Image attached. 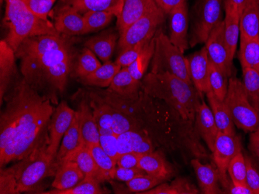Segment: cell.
I'll return each instance as SVG.
<instances>
[{
    "mask_svg": "<svg viewBox=\"0 0 259 194\" xmlns=\"http://www.w3.org/2000/svg\"><path fill=\"white\" fill-rule=\"evenodd\" d=\"M96 93L113 111V130L116 135L134 130L149 136L158 147L188 150L200 153L196 128L164 101L141 90L138 98L127 99L110 88H95Z\"/></svg>",
    "mask_w": 259,
    "mask_h": 194,
    "instance_id": "1",
    "label": "cell"
},
{
    "mask_svg": "<svg viewBox=\"0 0 259 194\" xmlns=\"http://www.w3.org/2000/svg\"><path fill=\"white\" fill-rule=\"evenodd\" d=\"M0 121V167L16 163L49 145L52 101L17 78L5 96Z\"/></svg>",
    "mask_w": 259,
    "mask_h": 194,
    "instance_id": "2",
    "label": "cell"
},
{
    "mask_svg": "<svg viewBox=\"0 0 259 194\" xmlns=\"http://www.w3.org/2000/svg\"><path fill=\"white\" fill-rule=\"evenodd\" d=\"M75 43L74 37L63 34L36 36L23 40L15 52L22 77L55 105L73 73L78 56Z\"/></svg>",
    "mask_w": 259,
    "mask_h": 194,
    "instance_id": "3",
    "label": "cell"
},
{
    "mask_svg": "<svg viewBox=\"0 0 259 194\" xmlns=\"http://www.w3.org/2000/svg\"><path fill=\"white\" fill-rule=\"evenodd\" d=\"M141 90L150 96L164 101L183 119L195 122L196 111L203 98L193 84L167 72H149L141 80Z\"/></svg>",
    "mask_w": 259,
    "mask_h": 194,
    "instance_id": "4",
    "label": "cell"
},
{
    "mask_svg": "<svg viewBox=\"0 0 259 194\" xmlns=\"http://www.w3.org/2000/svg\"><path fill=\"white\" fill-rule=\"evenodd\" d=\"M48 148L49 145H46L10 167L1 168L0 193L36 191L44 179L54 176L55 158L49 153Z\"/></svg>",
    "mask_w": 259,
    "mask_h": 194,
    "instance_id": "5",
    "label": "cell"
},
{
    "mask_svg": "<svg viewBox=\"0 0 259 194\" xmlns=\"http://www.w3.org/2000/svg\"><path fill=\"white\" fill-rule=\"evenodd\" d=\"M4 23L8 28L6 41L14 51L23 40L41 35H59L50 20H44L29 8L25 0H5Z\"/></svg>",
    "mask_w": 259,
    "mask_h": 194,
    "instance_id": "6",
    "label": "cell"
},
{
    "mask_svg": "<svg viewBox=\"0 0 259 194\" xmlns=\"http://www.w3.org/2000/svg\"><path fill=\"white\" fill-rule=\"evenodd\" d=\"M151 63L150 72L154 74L167 72L193 84L189 73L187 57L171 43L169 37L164 34L161 29L155 33V53Z\"/></svg>",
    "mask_w": 259,
    "mask_h": 194,
    "instance_id": "7",
    "label": "cell"
},
{
    "mask_svg": "<svg viewBox=\"0 0 259 194\" xmlns=\"http://www.w3.org/2000/svg\"><path fill=\"white\" fill-rule=\"evenodd\" d=\"M225 104L234 124L245 133H253L259 127V112L251 105L241 80L233 75L229 78Z\"/></svg>",
    "mask_w": 259,
    "mask_h": 194,
    "instance_id": "8",
    "label": "cell"
},
{
    "mask_svg": "<svg viewBox=\"0 0 259 194\" xmlns=\"http://www.w3.org/2000/svg\"><path fill=\"white\" fill-rule=\"evenodd\" d=\"M224 9L223 0H197L196 17L189 43L192 47L199 43L205 44L211 31L224 21Z\"/></svg>",
    "mask_w": 259,
    "mask_h": 194,
    "instance_id": "9",
    "label": "cell"
},
{
    "mask_svg": "<svg viewBox=\"0 0 259 194\" xmlns=\"http://www.w3.org/2000/svg\"><path fill=\"white\" fill-rule=\"evenodd\" d=\"M165 15L166 14L158 7L130 26L120 35L118 41L120 52L139 43H145L155 37V33L165 20Z\"/></svg>",
    "mask_w": 259,
    "mask_h": 194,
    "instance_id": "10",
    "label": "cell"
},
{
    "mask_svg": "<svg viewBox=\"0 0 259 194\" xmlns=\"http://www.w3.org/2000/svg\"><path fill=\"white\" fill-rule=\"evenodd\" d=\"M242 150L239 136L219 133L215 142L213 153V162L219 173L220 182L223 190L228 186L231 179L228 178V166L234 156ZM224 192V191H223Z\"/></svg>",
    "mask_w": 259,
    "mask_h": 194,
    "instance_id": "11",
    "label": "cell"
},
{
    "mask_svg": "<svg viewBox=\"0 0 259 194\" xmlns=\"http://www.w3.org/2000/svg\"><path fill=\"white\" fill-rule=\"evenodd\" d=\"M209 61L226 73L229 78L234 75V65L225 37L224 21L214 27L205 43Z\"/></svg>",
    "mask_w": 259,
    "mask_h": 194,
    "instance_id": "12",
    "label": "cell"
},
{
    "mask_svg": "<svg viewBox=\"0 0 259 194\" xmlns=\"http://www.w3.org/2000/svg\"><path fill=\"white\" fill-rule=\"evenodd\" d=\"M76 111L70 108L65 101H62L54 111L49 124V153L56 157L64 135L72 124Z\"/></svg>",
    "mask_w": 259,
    "mask_h": 194,
    "instance_id": "13",
    "label": "cell"
},
{
    "mask_svg": "<svg viewBox=\"0 0 259 194\" xmlns=\"http://www.w3.org/2000/svg\"><path fill=\"white\" fill-rule=\"evenodd\" d=\"M54 26L58 33L68 37L85 34L83 14L68 5L59 4L53 14Z\"/></svg>",
    "mask_w": 259,
    "mask_h": 194,
    "instance_id": "14",
    "label": "cell"
},
{
    "mask_svg": "<svg viewBox=\"0 0 259 194\" xmlns=\"http://www.w3.org/2000/svg\"><path fill=\"white\" fill-rule=\"evenodd\" d=\"M187 60L189 73L193 85L200 93H208L210 91L209 82L210 61L206 47L187 56Z\"/></svg>",
    "mask_w": 259,
    "mask_h": 194,
    "instance_id": "15",
    "label": "cell"
},
{
    "mask_svg": "<svg viewBox=\"0 0 259 194\" xmlns=\"http://www.w3.org/2000/svg\"><path fill=\"white\" fill-rule=\"evenodd\" d=\"M15 51L5 40L0 42V100L4 103V97L17 78Z\"/></svg>",
    "mask_w": 259,
    "mask_h": 194,
    "instance_id": "16",
    "label": "cell"
},
{
    "mask_svg": "<svg viewBox=\"0 0 259 194\" xmlns=\"http://www.w3.org/2000/svg\"><path fill=\"white\" fill-rule=\"evenodd\" d=\"M158 8L155 0H125L120 15L116 17L119 34L144 16Z\"/></svg>",
    "mask_w": 259,
    "mask_h": 194,
    "instance_id": "17",
    "label": "cell"
},
{
    "mask_svg": "<svg viewBox=\"0 0 259 194\" xmlns=\"http://www.w3.org/2000/svg\"><path fill=\"white\" fill-rule=\"evenodd\" d=\"M168 16L170 21V40L181 51L185 53L190 44L188 41L189 14L186 3L173 10Z\"/></svg>",
    "mask_w": 259,
    "mask_h": 194,
    "instance_id": "18",
    "label": "cell"
},
{
    "mask_svg": "<svg viewBox=\"0 0 259 194\" xmlns=\"http://www.w3.org/2000/svg\"><path fill=\"white\" fill-rule=\"evenodd\" d=\"M195 124L196 133L204 140L209 151L213 152L215 142L220 132L217 126L212 110L208 106L203 98L196 111Z\"/></svg>",
    "mask_w": 259,
    "mask_h": 194,
    "instance_id": "19",
    "label": "cell"
},
{
    "mask_svg": "<svg viewBox=\"0 0 259 194\" xmlns=\"http://www.w3.org/2000/svg\"><path fill=\"white\" fill-rule=\"evenodd\" d=\"M117 146L119 156L131 152L145 154L155 151L158 147L149 136L134 130L119 134L117 136Z\"/></svg>",
    "mask_w": 259,
    "mask_h": 194,
    "instance_id": "20",
    "label": "cell"
},
{
    "mask_svg": "<svg viewBox=\"0 0 259 194\" xmlns=\"http://www.w3.org/2000/svg\"><path fill=\"white\" fill-rule=\"evenodd\" d=\"M76 115L82 143L89 146L100 144V130L87 98L78 105Z\"/></svg>",
    "mask_w": 259,
    "mask_h": 194,
    "instance_id": "21",
    "label": "cell"
},
{
    "mask_svg": "<svg viewBox=\"0 0 259 194\" xmlns=\"http://www.w3.org/2000/svg\"><path fill=\"white\" fill-rule=\"evenodd\" d=\"M138 167L148 174L159 178L164 182L174 175V169L167 161L165 155L161 150L141 155Z\"/></svg>",
    "mask_w": 259,
    "mask_h": 194,
    "instance_id": "22",
    "label": "cell"
},
{
    "mask_svg": "<svg viewBox=\"0 0 259 194\" xmlns=\"http://www.w3.org/2000/svg\"><path fill=\"white\" fill-rule=\"evenodd\" d=\"M120 34L114 29L105 30L85 41V47L91 50L103 63L111 59Z\"/></svg>",
    "mask_w": 259,
    "mask_h": 194,
    "instance_id": "23",
    "label": "cell"
},
{
    "mask_svg": "<svg viewBox=\"0 0 259 194\" xmlns=\"http://www.w3.org/2000/svg\"><path fill=\"white\" fill-rule=\"evenodd\" d=\"M85 98L91 107L93 115L97 121L100 134L114 133L113 130V115L110 105L105 102L94 90L90 88L83 91Z\"/></svg>",
    "mask_w": 259,
    "mask_h": 194,
    "instance_id": "24",
    "label": "cell"
},
{
    "mask_svg": "<svg viewBox=\"0 0 259 194\" xmlns=\"http://www.w3.org/2000/svg\"><path fill=\"white\" fill-rule=\"evenodd\" d=\"M192 166L196 173L199 188L203 194L224 193L220 187V176L218 169L212 165L203 164L198 158L191 159Z\"/></svg>",
    "mask_w": 259,
    "mask_h": 194,
    "instance_id": "25",
    "label": "cell"
},
{
    "mask_svg": "<svg viewBox=\"0 0 259 194\" xmlns=\"http://www.w3.org/2000/svg\"><path fill=\"white\" fill-rule=\"evenodd\" d=\"M83 143L81 140V133H80L79 127H78V117L75 113V118L66 133L64 135L60 147H59V150H58L56 157H55L53 166L54 176L62 162L71 153L78 150V148Z\"/></svg>",
    "mask_w": 259,
    "mask_h": 194,
    "instance_id": "26",
    "label": "cell"
},
{
    "mask_svg": "<svg viewBox=\"0 0 259 194\" xmlns=\"http://www.w3.org/2000/svg\"><path fill=\"white\" fill-rule=\"evenodd\" d=\"M85 177L76 163L70 160L64 161L57 169L52 186L58 190L73 188Z\"/></svg>",
    "mask_w": 259,
    "mask_h": 194,
    "instance_id": "27",
    "label": "cell"
},
{
    "mask_svg": "<svg viewBox=\"0 0 259 194\" xmlns=\"http://www.w3.org/2000/svg\"><path fill=\"white\" fill-rule=\"evenodd\" d=\"M225 37L231 58L234 60L238 40L241 36V10L237 7H225Z\"/></svg>",
    "mask_w": 259,
    "mask_h": 194,
    "instance_id": "28",
    "label": "cell"
},
{
    "mask_svg": "<svg viewBox=\"0 0 259 194\" xmlns=\"http://www.w3.org/2000/svg\"><path fill=\"white\" fill-rule=\"evenodd\" d=\"M125 0H60L59 4L70 6L84 14L89 11H108L120 15Z\"/></svg>",
    "mask_w": 259,
    "mask_h": 194,
    "instance_id": "29",
    "label": "cell"
},
{
    "mask_svg": "<svg viewBox=\"0 0 259 194\" xmlns=\"http://www.w3.org/2000/svg\"><path fill=\"white\" fill-rule=\"evenodd\" d=\"M241 36L259 38V0H245L241 10Z\"/></svg>",
    "mask_w": 259,
    "mask_h": 194,
    "instance_id": "30",
    "label": "cell"
},
{
    "mask_svg": "<svg viewBox=\"0 0 259 194\" xmlns=\"http://www.w3.org/2000/svg\"><path fill=\"white\" fill-rule=\"evenodd\" d=\"M220 133L235 135V124L225 101L220 100L212 91L206 94Z\"/></svg>",
    "mask_w": 259,
    "mask_h": 194,
    "instance_id": "31",
    "label": "cell"
},
{
    "mask_svg": "<svg viewBox=\"0 0 259 194\" xmlns=\"http://www.w3.org/2000/svg\"><path fill=\"white\" fill-rule=\"evenodd\" d=\"M108 88L123 98L135 99L141 91V82L131 75L127 68H122Z\"/></svg>",
    "mask_w": 259,
    "mask_h": 194,
    "instance_id": "32",
    "label": "cell"
},
{
    "mask_svg": "<svg viewBox=\"0 0 259 194\" xmlns=\"http://www.w3.org/2000/svg\"><path fill=\"white\" fill-rule=\"evenodd\" d=\"M121 68L118 63L109 60L103 63L95 72L79 79V81L87 86L108 88L111 85L113 78Z\"/></svg>",
    "mask_w": 259,
    "mask_h": 194,
    "instance_id": "33",
    "label": "cell"
},
{
    "mask_svg": "<svg viewBox=\"0 0 259 194\" xmlns=\"http://www.w3.org/2000/svg\"><path fill=\"white\" fill-rule=\"evenodd\" d=\"M66 160L76 163L85 176H91L98 179L100 182H103L100 169L92 156L90 147L84 143L81 145L78 150L71 153L64 161Z\"/></svg>",
    "mask_w": 259,
    "mask_h": 194,
    "instance_id": "34",
    "label": "cell"
},
{
    "mask_svg": "<svg viewBox=\"0 0 259 194\" xmlns=\"http://www.w3.org/2000/svg\"><path fill=\"white\" fill-rule=\"evenodd\" d=\"M239 60L241 68L259 72V38L240 36Z\"/></svg>",
    "mask_w": 259,
    "mask_h": 194,
    "instance_id": "35",
    "label": "cell"
},
{
    "mask_svg": "<svg viewBox=\"0 0 259 194\" xmlns=\"http://www.w3.org/2000/svg\"><path fill=\"white\" fill-rule=\"evenodd\" d=\"M199 189L193 183L186 178H176L170 183L162 182L150 190L143 192L145 194H198Z\"/></svg>",
    "mask_w": 259,
    "mask_h": 194,
    "instance_id": "36",
    "label": "cell"
},
{
    "mask_svg": "<svg viewBox=\"0 0 259 194\" xmlns=\"http://www.w3.org/2000/svg\"><path fill=\"white\" fill-rule=\"evenodd\" d=\"M155 47V37H153L147 42L145 47L140 53L136 60L128 67L127 69L131 75L138 81L141 82L142 78L145 77L150 63L152 60L153 56H154Z\"/></svg>",
    "mask_w": 259,
    "mask_h": 194,
    "instance_id": "37",
    "label": "cell"
},
{
    "mask_svg": "<svg viewBox=\"0 0 259 194\" xmlns=\"http://www.w3.org/2000/svg\"><path fill=\"white\" fill-rule=\"evenodd\" d=\"M102 64L95 53L85 47L77 56L72 74L78 80L81 79L95 72Z\"/></svg>",
    "mask_w": 259,
    "mask_h": 194,
    "instance_id": "38",
    "label": "cell"
},
{
    "mask_svg": "<svg viewBox=\"0 0 259 194\" xmlns=\"http://www.w3.org/2000/svg\"><path fill=\"white\" fill-rule=\"evenodd\" d=\"M89 147L100 169L103 181L113 180L115 169L117 166L116 162L103 150L100 144L92 145Z\"/></svg>",
    "mask_w": 259,
    "mask_h": 194,
    "instance_id": "39",
    "label": "cell"
},
{
    "mask_svg": "<svg viewBox=\"0 0 259 194\" xmlns=\"http://www.w3.org/2000/svg\"><path fill=\"white\" fill-rule=\"evenodd\" d=\"M244 91L250 103L259 112V72L251 68H242Z\"/></svg>",
    "mask_w": 259,
    "mask_h": 194,
    "instance_id": "40",
    "label": "cell"
},
{
    "mask_svg": "<svg viewBox=\"0 0 259 194\" xmlns=\"http://www.w3.org/2000/svg\"><path fill=\"white\" fill-rule=\"evenodd\" d=\"M116 15L108 11H89L83 14L85 34L100 31L110 25Z\"/></svg>",
    "mask_w": 259,
    "mask_h": 194,
    "instance_id": "41",
    "label": "cell"
},
{
    "mask_svg": "<svg viewBox=\"0 0 259 194\" xmlns=\"http://www.w3.org/2000/svg\"><path fill=\"white\" fill-rule=\"evenodd\" d=\"M229 77L210 62L209 82L210 91L221 101H225L228 92Z\"/></svg>",
    "mask_w": 259,
    "mask_h": 194,
    "instance_id": "42",
    "label": "cell"
},
{
    "mask_svg": "<svg viewBox=\"0 0 259 194\" xmlns=\"http://www.w3.org/2000/svg\"><path fill=\"white\" fill-rule=\"evenodd\" d=\"M100 181L91 176H85L83 180L69 189L65 190H58V189H53V190L47 191V192H42L41 193L48 194H102L107 193L106 190L102 189L100 186Z\"/></svg>",
    "mask_w": 259,
    "mask_h": 194,
    "instance_id": "43",
    "label": "cell"
},
{
    "mask_svg": "<svg viewBox=\"0 0 259 194\" xmlns=\"http://www.w3.org/2000/svg\"><path fill=\"white\" fill-rule=\"evenodd\" d=\"M164 181L149 174L141 175L126 182L130 192L143 193L153 188L156 187Z\"/></svg>",
    "mask_w": 259,
    "mask_h": 194,
    "instance_id": "44",
    "label": "cell"
},
{
    "mask_svg": "<svg viewBox=\"0 0 259 194\" xmlns=\"http://www.w3.org/2000/svg\"><path fill=\"white\" fill-rule=\"evenodd\" d=\"M246 167L245 155L242 150L238 152L233 158L229 166H228V175L233 182H242L246 183Z\"/></svg>",
    "mask_w": 259,
    "mask_h": 194,
    "instance_id": "45",
    "label": "cell"
},
{
    "mask_svg": "<svg viewBox=\"0 0 259 194\" xmlns=\"http://www.w3.org/2000/svg\"><path fill=\"white\" fill-rule=\"evenodd\" d=\"M58 0H25L29 8L44 20H49V17Z\"/></svg>",
    "mask_w": 259,
    "mask_h": 194,
    "instance_id": "46",
    "label": "cell"
},
{
    "mask_svg": "<svg viewBox=\"0 0 259 194\" xmlns=\"http://www.w3.org/2000/svg\"><path fill=\"white\" fill-rule=\"evenodd\" d=\"M148 41L135 45L134 47H129V48L125 49L123 51L120 52V54L116 59V63H118L121 68H128L130 65L132 64L136 60Z\"/></svg>",
    "mask_w": 259,
    "mask_h": 194,
    "instance_id": "47",
    "label": "cell"
},
{
    "mask_svg": "<svg viewBox=\"0 0 259 194\" xmlns=\"http://www.w3.org/2000/svg\"><path fill=\"white\" fill-rule=\"evenodd\" d=\"M117 136L114 133H102L100 138V145L103 150L116 162L119 157Z\"/></svg>",
    "mask_w": 259,
    "mask_h": 194,
    "instance_id": "48",
    "label": "cell"
},
{
    "mask_svg": "<svg viewBox=\"0 0 259 194\" xmlns=\"http://www.w3.org/2000/svg\"><path fill=\"white\" fill-rule=\"evenodd\" d=\"M246 184L253 191L254 194H259V172L254 166L252 159L245 155Z\"/></svg>",
    "mask_w": 259,
    "mask_h": 194,
    "instance_id": "49",
    "label": "cell"
},
{
    "mask_svg": "<svg viewBox=\"0 0 259 194\" xmlns=\"http://www.w3.org/2000/svg\"><path fill=\"white\" fill-rule=\"evenodd\" d=\"M148 174L143 169L140 167L123 168L116 166L113 175V180H118L120 182H128L134 178L141 175Z\"/></svg>",
    "mask_w": 259,
    "mask_h": 194,
    "instance_id": "50",
    "label": "cell"
},
{
    "mask_svg": "<svg viewBox=\"0 0 259 194\" xmlns=\"http://www.w3.org/2000/svg\"><path fill=\"white\" fill-rule=\"evenodd\" d=\"M141 155L135 152L120 155L116 160V166L123 168L138 167Z\"/></svg>",
    "mask_w": 259,
    "mask_h": 194,
    "instance_id": "51",
    "label": "cell"
},
{
    "mask_svg": "<svg viewBox=\"0 0 259 194\" xmlns=\"http://www.w3.org/2000/svg\"><path fill=\"white\" fill-rule=\"evenodd\" d=\"M223 191L224 193L228 194H254L253 191L246 183L233 182L231 180L228 183V186Z\"/></svg>",
    "mask_w": 259,
    "mask_h": 194,
    "instance_id": "52",
    "label": "cell"
},
{
    "mask_svg": "<svg viewBox=\"0 0 259 194\" xmlns=\"http://www.w3.org/2000/svg\"><path fill=\"white\" fill-rule=\"evenodd\" d=\"M157 5L165 14H169L175 9L186 4V0H155Z\"/></svg>",
    "mask_w": 259,
    "mask_h": 194,
    "instance_id": "53",
    "label": "cell"
},
{
    "mask_svg": "<svg viewBox=\"0 0 259 194\" xmlns=\"http://www.w3.org/2000/svg\"><path fill=\"white\" fill-rule=\"evenodd\" d=\"M249 149L259 161V127L250 135Z\"/></svg>",
    "mask_w": 259,
    "mask_h": 194,
    "instance_id": "54",
    "label": "cell"
},
{
    "mask_svg": "<svg viewBox=\"0 0 259 194\" xmlns=\"http://www.w3.org/2000/svg\"><path fill=\"white\" fill-rule=\"evenodd\" d=\"M245 0H223L224 2V7H228V6H232V7H237L241 10L244 3Z\"/></svg>",
    "mask_w": 259,
    "mask_h": 194,
    "instance_id": "55",
    "label": "cell"
},
{
    "mask_svg": "<svg viewBox=\"0 0 259 194\" xmlns=\"http://www.w3.org/2000/svg\"><path fill=\"white\" fill-rule=\"evenodd\" d=\"M4 1H5V0H0V2H1V4H3V3H4Z\"/></svg>",
    "mask_w": 259,
    "mask_h": 194,
    "instance_id": "56",
    "label": "cell"
}]
</instances>
